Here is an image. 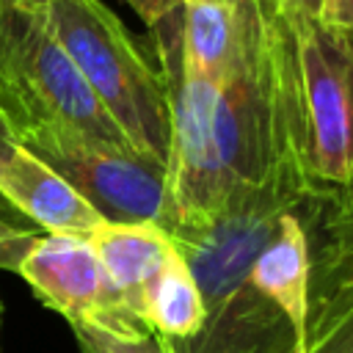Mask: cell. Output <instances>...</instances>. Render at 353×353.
Here are the masks:
<instances>
[{
    "instance_id": "18",
    "label": "cell",
    "mask_w": 353,
    "mask_h": 353,
    "mask_svg": "<svg viewBox=\"0 0 353 353\" xmlns=\"http://www.w3.org/2000/svg\"><path fill=\"white\" fill-rule=\"evenodd\" d=\"M11 143H17V141H14V138H11L8 132H6V127L0 124V152H3V149H8Z\"/></svg>"
},
{
    "instance_id": "3",
    "label": "cell",
    "mask_w": 353,
    "mask_h": 353,
    "mask_svg": "<svg viewBox=\"0 0 353 353\" xmlns=\"http://www.w3.org/2000/svg\"><path fill=\"white\" fill-rule=\"evenodd\" d=\"M295 157L317 193L353 188V39L301 0H265Z\"/></svg>"
},
{
    "instance_id": "19",
    "label": "cell",
    "mask_w": 353,
    "mask_h": 353,
    "mask_svg": "<svg viewBox=\"0 0 353 353\" xmlns=\"http://www.w3.org/2000/svg\"><path fill=\"white\" fill-rule=\"evenodd\" d=\"M342 196H345V201H350V204H353V188H350V190H345Z\"/></svg>"
},
{
    "instance_id": "8",
    "label": "cell",
    "mask_w": 353,
    "mask_h": 353,
    "mask_svg": "<svg viewBox=\"0 0 353 353\" xmlns=\"http://www.w3.org/2000/svg\"><path fill=\"white\" fill-rule=\"evenodd\" d=\"M88 243L130 314L143 323V298L168 254L171 237L157 223H99Z\"/></svg>"
},
{
    "instance_id": "10",
    "label": "cell",
    "mask_w": 353,
    "mask_h": 353,
    "mask_svg": "<svg viewBox=\"0 0 353 353\" xmlns=\"http://www.w3.org/2000/svg\"><path fill=\"white\" fill-rule=\"evenodd\" d=\"M251 0H182L176 63L196 77L221 83L243 39Z\"/></svg>"
},
{
    "instance_id": "2",
    "label": "cell",
    "mask_w": 353,
    "mask_h": 353,
    "mask_svg": "<svg viewBox=\"0 0 353 353\" xmlns=\"http://www.w3.org/2000/svg\"><path fill=\"white\" fill-rule=\"evenodd\" d=\"M298 171L284 168L265 185L234 196L201 226L168 234L204 301V325L174 353H298L303 336L254 290L248 273L284 212L323 199Z\"/></svg>"
},
{
    "instance_id": "4",
    "label": "cell",
    "mask_w": 353,
    "mask_h": 353,
    "mask_svg": "<svg viewBox=\"0 0 353 353\" xmlns=\"http://www.w3.org/2000/svg\"><path fill=\"white\" fill-rule=\"evenodd\" d=\"M44 11L61 47L130 146L165 165V83L124 22L99 0H47Z\"/></svg>"
},
{
    "instance_id": "7",
    "label": "cell",
    "mask_w": 353,
    "mask_h": 353,
    "mask_svg": "<svg viewBox=\"0 0 353 353\" xmlns=\"http://www.w3.org/2000/svg\"><path fill=\"white\" fill-rule=\"evenodd\" d=\"M17 273L33 295L63 314L69 325H97L108 331L146 328L124 309L110 287L88 237L83 234H39L22 256Z\"/></svg>"
},
{
    "instance_id": "5",
    "label": "cell",
    "mask_w": 353,
    "mask_h": 353,
    "mask_svg": "<svg viewBox=\"0 0 353 353\" xmlns=\"http://www.w3.org/2000/svg\"><path fill=\"white\" fill-rule=\"evenodd\" d=\"M0 124L17 143L61 127L130 146L61 47L44 8L0 6Z\"/></svg>"
},
{
    "instance_id": "20",
    "label": "cell",
    "mask_w": 353,
    "mask_h": 353,
    "mask_svg": "<svg viewBox=\"0 0 353 353\" xmlns=\"http://www.w3.org/2000/svg\"><path fill=\"white\" fill-rule=\"evenodd\" d=\"M301 3H306V6H312V8L317 11V3H320V0H301Z\"/></svg>"
},
{
    "instance_id": "1",
    "label": "cell",
    "mask_w": 353,
    "mask_h": 353,
    "mask_svg": "<svg viewBox=\"0 0 353 353\" xmlns=\"http://www.w3.org/2000/svg\"><path fill=\"white\" fill-rule=\"evenodd\" d=\"M176 22L179 14L152 30L168 99L165 210L160 221L165 234L201 226L234 196L265 185L284 168L303 176L265 0H251L240 47L221 83L188 74L176 63Z\"/></svg>"
},
{
    "instance_id": "15",
    "label": "cell",
    "mask_w": 353,
    "mask_h": 353,
    "mask_svg": "<svg viewBox=\"0 0 353 353\" xmlns=\"http://www.w3.org/2000/svg\"><path fill=\"white\" fill-rule=\"evenodd\" d=\"M314 14L325 28L353 39V0H320Z\"/></svg>"
},
{
    "instance_id": "17",
    "label": "cell",
    "mask_w": 353,
    "mask_h": 353,
    "mask_svg": "<svg viewBox=\"0 0 353 353\" xmlns=\"http://www.w3.org/2000/svg\"><path fill=\"white\" fill-rule=\"evenodd\" d=\"M0 6H25V8H47V0H0Z\"/></svg>"
},
{
    "instance_id": "21",
    "label": "cell",
    "mask_w": 353,
    "mask_h": 353,
    "mask_svg": "<svg viewBox=\"0 0 353 353\" xmlns=\"http://www.w3.org/2000/svg\"><path fill=\"white\" fill-rule=\"evenodd\" d=\"M0 323H3V303H0Z\"/></svg>"
},
{
    "instance_id": "11",
    "label": "cell",
    "mask_w": 353,
    "mask_h": 353,
    "mask_svg": "<svg viewBox=\"0 0 353 353\" xmlns=\"http://www.w3.org/2000/svg\"><path fill=\"white\" fill-rule=\"evenodd\" d=\"M298 353H353V251H312V298Z\"/></svg>"
},
{
    "instance_id": "13",
    "label": "cell",
    "mask_w": 353,
    "mask_h": 353,
    "mask_svg": "<svg viewBox=\"0 0 353 353\" xmlns=\"http://www.w3.org/2000/svg\"><path fill=\"white\" fill-rule=\"evenodd\" d=\"M80 353H174L171 342L149 328L108 331L97 325H72Z\"/></svg>"
},
{
    "instance_id": "9",
    "label": "cell",
    "mask_w": 353,
    "mask_h": 353,
    "mask_svg": "<svg viewBox=\"0 0 353 353\" xmlns=\"http://www.w3.org/2000/svg\"><path fill=\"white\" fill-rule=\"evenodd\" d=\"M248 279L303 336L312 298V240L301 212L281 215L273 237L256 254Z\"/></svg>"
},
{
    "instance_id": "12",
    "label": "cell",
    "mask_w": 353,
    "mask_h": 353,
    "mask_svg": "<svg viewBox=\"0 0 353 353\" xmlns=\"http://www.w3.org/2000/svg\"><path fill=\"white\" fill-rule=\"evenodd\" d=\"M143 325L168 342H185L204 325V301L190 268L174 248L143 298Z\"/></svg>"
},
{
    "instance_id": "16",
    "label": "cell",
    "mask_w": 353,
    "mask_h": 353,
    "mask_svg": "<svg viewBox=\"0 0 353 353\" xmlns=\"http://www.w3.org/2000/svg\"><path fill=\"white\" fill-rule=\"evenodd\" d=\"M124 3L146 22L149 30H154L163 22L174 19L179 14V8H182V0H124Z\"/></svg>"
},
{
    "instance_id": "14",
    "label": "cell",
    "mask_w": 353,
    "mask_h": 353,
    "mask_svg": "<svg viewBox=\"0 0 353 353\" xmlns=\"http://www.w3.org/2000/svg\"><path fill=\"white\" fill-rule=\"evenodd\" d=\"M41 232L0 215V270H17Z\"/></svg>"
},
{
    "instance_id": "6",
    "label": "cell",
    "mask_w": 353,
    "mask_h": 353,
    "mask_svg": "<svg viewBox=\"0 0 353 353\" xmlns=\"http://www.w3.org/2000/svg\"><path fill=\"white\" fill-rule=\"evenodd\" d=\"M47 163L102 221L157 223L165 210V165L77 130H41L22 143Z\"/></svg>"
}]
</instances>
